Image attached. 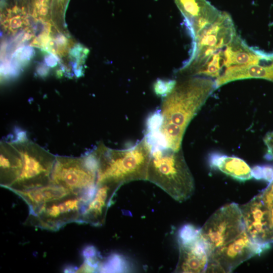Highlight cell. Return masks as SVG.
<instances>
[{
    "mask_svg": "<svg viewBox=\"0 0 273 273\" xmlns=\"http://www.w3.org/2000/svg\"><path fill=\"white\" fill-rule=\"evenodd\" d=\"M215 89V81L209 78L187 76L176 80L172 90L162 98L159 132L167 148L181 149L187 126Z\"/></svg>",
    "mask_w": 273,
    "mask_h": 273,
    "instance_id": "obj_1",
    "label": "cell"
},
{
    "mask_svg": "<svg viewBox=\"0 0 273 273\" xmlns=\"http://www.w3.org/2000/svg\"><path fill=\"white\" fill-rule=\"evenodd\" d=\"M98 164V185H122L135 180H147L152 147L144 137L133 146L114 149L100 143L93 151Z\"/></svg>",
    "mask_w": 273,
    "mask_h": 273,
    "instance_id": "obj_2",
    "label": "cell"
},
{
    "mask_svg": "<svg viewBox=\"0 0 273 273\" xmlns=\"http://www.w3.org/2000/svg\"><path fill=\"white\" fill-rule=\"evenodd\" d=\"M147 180L159 187L179 202L189 199L195 189L193 176L181 149L174 151L166 148L153 149Z\"/></svg>",
    "mask_w": 273,
    "mask_h": 273,
    "instance_id": "obj_3",
    "label": "cell"
},
{
    "mask_svg": "<svg viewBox=\"0 0 273 273\" xmlns=\"http://www.w3.org/2000/svg\"><path fill=\"white\" fill-rule=\"evenodd\" d=\"M98 164L92 151L81 157L56 156L50 184L92 200L97 187Z\"/></svg>",
    "mask_w": 273,
    "mask_h": 273,
    "instance_id": "obj_4",
    "label": "cell"
},
{
    "mask_svg": "<svg viewBox=\"0 0 273 273\" xmlns=\"http://www.w3.org/2000/svg\"><path fill=\"white\" fill-rule=\"evenodd\" d=\"M236 35L231 16L226 12H221L213 23L203 29L193 39L191 56L176 71L177 74L193 76L214 53L228 46Z\"/></svg>",
    "mask_w": 273,
    "mask_h": 273,
    "instance_id": "obj_5",
    "label": "cell"
},
{
    "mask_svg": "<svg viewBox=\"0 0 273 273\" xmlns=\"http://www.w3.org/2000/svg\"><path fill=\"white\" fill-rule=\"evenodd\" d=\"M14 142L22 154L23 167L18 179L8 189L25 191L50 184L56 156L25 138Z\"/></svg>",
    "mask_w": 273,
    "mask_h": 273,
    "instance_id": "obj_6",
    "label": "cell"
},
{
    "mask_svg": "<svg viewBox=\"0 0 273 273\" xmlns=\"http://www.w3.org/2000/svg\"><path fill=\"white\" fill-rule=\"evenodd\" d=\"M89 201L87 197L77 195L52 201L35 213L29 214L24 224L56 231L69 223H80L81 215Z\"/></svg>",
    "mask_w": 273,
    "mask_h": 273,
    "instance_id": "obj_7",
    "label": "cell"
},
{
    "mask_svg": "<svg viewBox=\"0 0 273 273\" xmlns=\"http://www.w3.org/2000/svg\"><path fill=\"white\" fill-rule=\"evenodd\" d=\"M244 230L240 206L234 202L225 205L215 211L199 229L210 256Z\"/></svg>",
    "mask_w": 273,
    "mask_h": 273,
    "instance_id": "obj_8",
    "label": "cell"
},
{
    "mask_svg": "<svg viewBox=\"0 0 273 273\" xmlns=\"http://www.w3.org/2000/svg\"><path fill=\"white\" fill-rule=\"evenodd\" d=\"M269 247L254 242L244 230L235 239L210 255L206 272H231L242 263L260 254Z\"/></svg>",
    "mask_w": 273,
    "mask_h": 273,
    "instance_id": "obj_9",
    "label": "cell"
},
{
    "mask_svg": "<svg viewBox=\"0 0 273 273\" xmlns=\"http://www.w3.org/2000/svg\"><path fill=\"white\" fill-rule=\"evenodd\" d=\"M179 258L176 272H205L209 263V253L199 229L191 224L184 226L178 235Z\"/></svg>",
    "mask_w": 273,
    "mask_h": 273,
    "instance_id": "obj_10",
    "label": "cell"
},
{
    "mask_svg": "<svg viewBox=\"0 0 273 273\" xmlns=\"http://www.w3.org/2000/svg\"><path fill=\"white\" fill-rule=\"evenodd\" d=\"M245 231L254 242L262 245L273 243V224L270 209L260 194L240 206Z\"/></svg>",
    "mask_w": 273,
    "mask_h": 273,
    "instance_id": "obj_11",
    "label": "cell"
},
{
    "mask_svg": "<svg viewBox=\"0 0 273 273\" xmlns=\"http://www.w3.org/2000/svg\"><path fill=\"white\" fill-rule=\"evenodd\" d=\"M194 39L221 14L207 0H174Z\"/></svg>",
    "mask_w": 273,
    "mask_h": 273,
    "instance_id": "obj_12",
    "label": "cell"
},
{
    "mask_svg": "<svg viewBox=\"0 0 273 273\" xmlns=\"http://www.w3.org/2000/svg\"><path fill=\"white\" fill-rule=\"evenodd\" d=\"M120 187L113 183L98 185L93 198L81 215L80 223H87L95 226L104 225L112 199Z\"/></svg>",
    "mask_w": 273,
    "mask_h": 273,
    "instance_id": "obj_13",
    "label": "cell"
},
{
    "mask_svg": "<svg viewBox=\"0 0 273 273\" xmlns=\"http://www.w3.org/2000/svg\"><path fill=\"white\" fill-rule=\"evenodd\" d=\"M23 167V157L14 142L2 141L0 145V184L10 188L18 179Z\"/></svg>",
    "mask_w": 273,
    "mask_h": 273,
    "instance_id": "obj_14",
    "label": "cell"
},
{
    "mask_svg": "<svg viewBox=\"0 0 273 273\" xmlns=\"http://www.w3.org/2000/svg\"><path fill=\"white\" fill-rule=\"evenodd\" d=\"M13 192L20 197L27 204L29 214L35 213L48 203L76 195L63 187L52 184L28 190Z\"/></svg>",
    "mask_w": 273,
    "mask_h": 273,
    "instance_id": "obj_15",
    "label": "cell"
},
{
    "mask_svg": "<svg viewBox=\"0 0 273 273\" xmlns=\"http://www.w3.org/2000/svg\"><path fill=\"white\" fill-rule=\"evenodd\" d=\"M248 78H261L273 81V63L268 65L249 64L226 68L215 80V89L233 81Z\"/></svg>",
    "mask_w": 273,
    "mask_h": 273,
    "instance_id": "obj_16",
    "label": "cell"
},
{
    "mask_svg": "<svg viewBox=\"0 0 273 273\" xmlns=\"http://www.w3.org/2000/svg\"><path fill=\"white\" fill-rule=\"evenodd\" d=\"M224 67L259 64L264 60L238 35L224 50Z\"/></svg>",
    "mask_w": 273,
    "mask_h": 273,
    "instance_id": "obj_17",
    "label": "cell"
},
{
    "mask_svg": "<svg viewBox=\"0 0 273 273\" xmlns=\"http://www.w3.org/2000/svg\"><path fill=\"white\" fill-rule=\"evenodd\" d=\"M209 162L211 166L237 180L245 181L253 177L252 169L240 158L213 154L209 158Z\"/></svg>",
    "mask_w": 273,
    "mask_h": 273,
    "instance_id": "obj_18",
    "label": "cell"
},
{
    "mask_svg": "<svg viewBox=\"0 0 273 273\" xmlns=\"http://www.w3.org/2000/svg\"><path fill=\"white\" fill-rule=\"evenodd\" d=\"M224 66L223 52L221 50L214 53L201 67L197 69L193 76H206L218 77L222 68Z\"/></svg>",
    "mask_w": 273,
    "mask_h": 273,
    "instance_id": "obj_19",
    "label": "cell"
},
{
    "mask_svg": "<svg viewBox=\"0 0 273 273\" xmlns=\"http://www.w3.org/2000/svg\"><path fill=\"white\" fill-rule=\"evenodd\" d=\"M128 262L119 254H112L101 262L98 271L100 272H123L129 270Z\"/></svg>",
    "mask_w": 273,
    "mask_h": 273,
    "instance_id": "obj_20",
    "label": "cell"
},
{
    "mask_svg": "<svg viewBox=\"0 0 273 273\" xmlns=\"http://www.w3.org/2000/svg\"><path fill=\"white\" fill-rule=\"evenodd\" d=\"M84 261L77 272H95L98 271L101 264L100 257L93 246L86 247L82 252Z\"/></svg>",
    "mask_w": 273,
    "mask_h": 273,
    "instance_id": "obj_21",
    "label": "cell"
},
{
    "mask_svg": "<svg viewBox=\"0 0 273 273\" xmlns=\"http://www.w3.org/2000/svg\"><path fill=\"white\" fill-rule=\"evenodd\" d=\"M176 82L173 79H157L153 84L154 91L156 95L162 98L172 90Z\"/></svg>",
    "mask_w": 273,
    "mask_h": 273,
    "instance_id": "obj_22",
    "label": "cell"
},
{
    "mask_svg": "<svg viewBox=\"0 0 273 273\" xmlns=\"http://www.w3.org/2000/svg\"><path fill=\"white\" fill-rule=\"evenodd\" d=\"M253 177L263 178L269 183L273 180V167L270 166H256L252 169Z\"/></svg>",
    "mask_w": 273,
    "mask_h": 273,
    "instance_id": "obj_23",
    "label": "cell"
},
{
    "mask_svg": "<svg viewBox=\"0 0 273 273\" xmlns=\"http://www.w3.org/2000/svg\"><path fill=\"white\" fill-rule=\"evenodd\" d=\"M261 198L270 209L273 207V180L260 194Z\"/></svg>",
    "mask_w": 273,
    "mask_h": 273,
    "instance_id": "obj_24",
    "label": "cell"
},
{
    "mask_svg": "<svg viewBox=\"0 0 273 273\" xmlns=\"http://www.w3.org/2000/svg\"><path fill=\"white\" fill-rule=\"evenodd\" d=\"M263 141L267 148L271 158L273 159V131L267 133L263 138Z\"/></svg>",
    "mask_w": 273,
    "mask_h": 273,
    "instance_id": "obj_25",
    "label": "cell"
},
{
    "mask_svg": "<svg viewBox=\"0 0 273 273\" xmlns=\"http://www.w3.org/2000/svg\"><path fill=\"white\" fill-rule=\"evenodd\" d=\"M22 19L19 16L13 17L10 19L9 25L12 30L19 28L22 25Z\"/></svg>",
    "mask_w": 273,
    "mask_h": 273,
    "instance_id": "obj_26",
    "label": "cell"
},
{
    "mask_svg": "<svg viewBox=\"0 0 273 273\" xmlns=\"http://www.w3.org/2000/svg\"><path fill=\"white\" fill-rule=\"evenodd\" d=\"M46 62L48 66L53 67L57 65L56 59L53 55L48 56L46 58Z\"/></svg>",
    "mask_w": 273,
    "mask_h": 273,
    "instance_id": "obj_27",
    "label": "cell"
},
{
    "mask_svg": "<svg viewBox=\"0 0 273 273\" xmlns=\"http://www.w3.org/2000/svg\"><path fill=\"white\" fill-rule=\"evenodd\" d=\"M58 44L64 46L67 44V39L63 35H59L56 38Z\"/></svg>",
    "mask_w": 273,
    "mask_h": 273,
    "instance_id": "obj_28",
    "label": "cell"
},
{
    "mask_svg": "<svg viewBox=\"0 0 273 273\" xmlns=\"http://www.w3.org/2000/svg\"><path fill=\"white\" fill-rule=\"evenodd\" d=\"M38 8H39L38 13L40 15L46 16L48 14L49 10L46 6L42 5Z\"/></svg>",
    "mask_w": 273,
    "mask_h": 273,
    "instance_id": "obj_29",
    "label": "cell"
},
{
    "mask_svg": "<svg viewBox=\"0 0 273 273\" xmlns=\"http://www.w3.org/2000/svg\"><path fill=\"white\" fill-rule=\"evenodd\" d=\"M32 36V34L31 33L28 32L26 34H25V35H24V36L23 37V39L24 40H29V39H31Z\"/></svg>",
    "mask_w": 273,
    "mask_h": 273,
    "instance_id": "obj_30",
    "label": "cell"
},
{
    "mask_svg": "<svg viewBox=\"0 0 273 273\" xmlns=\"http://www.w3.org/2000/svg\"><path fill=\"white\" fill-rule=\"evenodd\" d=\"M272 222L273 224V207L270 209Z\"/></svg>",
    "mask_w": 273,
    "mask_h": 273,
    "instance_id": "obj_31",
    "label": "cell"
}]
</instances>
